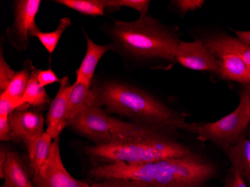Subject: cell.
Returning <instances> with one entry per match:
<instances>
[{"instance_id":"obj_1","label":"cell","mask_w":250,"mask_h":187,"mask_svg":"<svg viewBox=\"0 0 250 187\" xmlns=\"http://www.w3.org/2000/svg\"><path fill=\"white\" fill-rule=\"evenodd\" d=\"M91 89L96 97L98 106L104 107L106 112L128 118L133 123L167 132L196 131V123H188L184 114L134 85L116 80L94 79Z\"/></svg>"},{"instance_id":"obj_2","label":"cell","mask_w":250,"mask_h":187,"mask_svg":"<svg viewBox=\"0 0 250 187\" xmlns=\"http://www.w3.org/2000/svg\"><path fill=\"white\" fill-rule=\"evenodd\" d=\"M113 50L133 60L173 62L180 40L171 28L151 17L125 22L115 21L108 29Z\"/></svg>"},{"instance_id":"obj_3","label":"cell","mask_w":250,"mask_h":187,"mask_svg":"<svg viewBox=\"0 0 250 187\" xmlns=\"http://www.w3.org/2000/svg\"><path fill=\"white\" fill-rule=\"evenodd\" d=\"M167 132L121 139L103 145H93L85 152L91 158L104 163H144L192 154L189 147L167 136Z\"/></svg>"},{"instance_id":"obj_4","label":"cell","mask_w":250,"mask_h":187,"mask_svg":"<svg viewBox=\"0 0 250 187\" xmlns=\"http://www.w3.org/2000/svg\"><path fill=\"white\" fill-rule=\"evenodd\" d=\"M68 126L89 139L95 145L106 144L117 139L164 130L133 122H123L109 116L106 111L99 106L87 108Z\"/></svg>"},{"instance_id":"obj_5","label":"cell","mask_w":250,"mask_h":187,"mask_svg":"<svg viewBox=\"0 0 250 187\" xmlns=\"http://www.w3.org/2000/svg\"><path fill=\"white\" fill-rule=\"evenodd\" d=\"M216 174L214 166L196 153L156 162L152 187H204Z\"/></svg>"},{"instance_id":"obj_6","label":"cell","mask_w":250,"mask_h":187,"mask_svg":"<svg viewBox=\"0 0 250 187\" xmlns=\"http://www.w3.org/2000/svg\"><path fill=\"white\" fill-rule=\"evenodd\" d=\"M250 123V118L239 105L234 112L217 122L196 124L194 134L200 141L211 142L226 150L245 136Z\"/></svg>"},{"instance_id":"obj_7","label":"cell","mask_w":250,"mask_h":187,"mask_svg":"<svg viewBox=\"0 0 250 187\" xmlns=\"http://www.w3.org/2000/svg\"><path fill=\"white\" fill-rule=\"evenodd\" d=\"M60 137L53 139L48 158L38 172L32 174L37 187H91L88 183L76 179L64 167L60 152Z\"/></svg>"},{"instance_id":"obj_8","label":"cell","mask_w":250,"mask_h":187,"mask_svg":"<svg viewBox=\"0 0 250 187\" xmlns=\"http://www.w3.org/2000/svg\"><path fill=\"white\" fill-rule=\"evenodd\" d=\"M40 0H18L14 2V22L7 29L8 42L18 51H24L29 46L30 33L38 29L36 15Z\"/></svg>"},{"instance_id":"obj_9","label":"cell","mask_w":250,"mask_h":187,"mask_svg":"<svg viewBox=\"0 0 250 187\" xmlns=\"http://www.w3.org/2000/svg\"><path fill=\"white\" fill-rule=\"evenodd\" d=\"M13 141L24 143L28 155L34 145L44 133V119L39 112L18 109L8 116Z\"/></svg>"},{"instance_id":"obj_10","label":"cell","mask_w":250,"mask_h":187,"mask_svg":"<svg viewBox=\"0 0 250 187\" xmlns=\"http://www.w3.org/2000/svg\"><path fill=\"white\" fill-rule=\"evenodd\" d=\"M175 60L186 68L195 71H211L219 75L220 62L204 45L202 41L192 42L180 41Z\"/></svg>"},{"instance_id":"obj_11","label":"cell","mask_w":250,"mask_h":187,"mask_svg":"<svg viewBox=\"0 0 250 187\" xmlns=\"http://www.w3.org/2000/svg\"><path fill=\"white\" fill-rule=\"evenodd\" d=\"M60 89L50 104L46 119L47 132L53 139L60 137L64 128L67 126V113L68 98L73 87L67 77L62 78Z\"/></svg>"},{"instance_id":"obj_12","label":"cell","mask_w":250,"mask_h":187,"mask_svg":"<svg viewBox=\"0 0 250 187\" xmlns=\"http://www.w3.org/2000/svg\"><path fill=\"white\" fill-rule=\"evenodd\" d=\"M83 33L86 39V53L76 72V83L83 84L85 86L91 88L98 62L107 52L113 50V46L111 43L98 44L90 39L85 31H83Z\"/></svg>"},{"instance_id":"obj_13","label":"cell","mask_w":250,"mask_h":187,"mask_svg":"<svg viewBox=\"0 0 250 187\" xmlns=\"http://www.w3.org/2000/svg\"><path fill=\"white\" fill-rule=\"evenodd\" d=\"M202 42L215 57L226 53H233L242 58L250 67V46L242 43L237 38L225 33H218L208 36Z\"/></svg>"},{"instance_id":"obj_14","label":"cell","mask_w":250,"mask_h":187,"mask_svg":"<svg viewBox=\"0 0 250 187\" xmlns=\"http://www.w3.org/2000/svg\"><path fill=\"white\" fill-rule=\"evenodd\" d=\"M2 179V187H35L26 165L15 151L8 150Z\"/></svg>"},{"instance_id":"obj_15","label":"cell","mask_w":250,"mask_h":187,"mask_svg":"<svg viewBox=\"0 0 250 187\" xmlns=\"http://www.w3.org/2000/svg\"><path fill=\"white\" fill-rule=\"evenodd\" d=\"M220 62L219 76L223 80L250 83V67L242 58L233 53L217 56Z\"/></svg>"},{"instance_id":"obj_16","label":"cell","mask_w":250,"mask_h":187,"mask_svg":"<svg viewBox=\"0 0 250 187\" xmlns=\"http://www.w3.org/2000/svg\"><path fill=\"white\" fill-rule=\"evenodd\" d=\"M98 106L96 97L91 88L83 84L74 83L70 93L67 105V126L77 119L85 109Z\"/></svg>"},{"instance_id":"obj_17","label":"cell","mask_w":250,"mask_h":187,"mask_svg":"<svg viewBox=\"0 0 250 187\" xmlns=\"http://www.w3.org/2000/svg\"><path fill=\"white\" fill-rule=\"evenodd\" d=\"M233 167V171L244 179L250 178V139L245 136L226 150Z\"/></svg>"},{"instance_id":"obj_18","label":"cell","mask_w":250,"mask_h":187,"mask_svg":"<svg viewBox=\"0 0 250 187\" xmlns=\"http://www.w3.org/2000/svg\"><path fill=\"white\" fill-rule=\"evenodd\" d=\"M32 67V63L29 60L26 62L22 69H21V71H17L16 75L11 82L7 89L5 91H0V93H2L5 97L10 99L26 104L22 98L29 84Z\"/></svg>"},{"instance_id":"obj_19","label":"cell","mask_w":250,"mask_h":187,"mask_svg":"<svg viewBox=\"0 0 250 187\" xmlns=\"http://www.w3.org/2000/svg\"><path fill=\"white\" fill-rule=\"evenodd\" d=\"M39 70L40 69H37L34 66L32 67L29 84L22 98V100L26 105L41 106L48 104L50 101V97L47 95V91L39 83V78H38Z\"/></svg>"},{"instance_id":"obj_20","label":"cell","mask_w":250,"mask_h":187,"mask_svg":"<svg viewBox=\"0 0 250 187\" xmlns=\"http://www.w3.org/2000/svg\"><path fill=\"white\" fill-rule=\"evenodd\" d=\"M53 139L47 132L39 138L29 157V166L32 174L38 172L48 158Z\"/></svg>"},{"instance_id":"obj_21","label":"cell","mask_w":250,"mask_h":187,"mask_svg":"<svg viewBox=\"0 0 250 187\" xmlns=\"http://www.w3.org/2000/svg\"><path fill=\"white\" fill-rule=\"evenodd\" d=\"M71 25V19L67 17H64L60 20L58 26L53 32H42L38 28L31 32L30 37L37 38L42 45L44 46L45 49L48 51V53L52 54L58 44L62 34Z\"/></svg>"},{"instance_id":"obj_22","label":"cell","mask_w":250,"mask_h":187,"mask_svg":"<svg viewBox=\"0 0 250 187\" xmlns=\"http://www.w3.org/2000/svg\"><path fill=\"white\" fill-rule=\"evenodd\" d=\"M54 2L88 16H103L106 8V0H56Z\"/></svg>"},{"instance_id":"obj_23","label":"cell","mask_w":250,"mask_h":187,"mask_svg":"<svg viewBox=\"0 0 250 187\" xmlns=\"http://www.w3.org/2000/svg\"><path fill=\"white\" fill-rule=\"evenodd\" d=\"M149 0H106V8H119L127 7L136 10L140 17L146 16L149 9Z\"/></svg>"},{"instance_id":"obj_24","label":"cell","mask_w":250,"mask_h":187,"mask_svg":"<svg viewBox=\"0 0 250 187\" xmlns=\"http://www.w3.org/2000/svg\"><path fill=\"white\" fill-rule=\"evenodd\" d=\"M16 71L11 69L9 64L7 63L5 56H3V50L1 45L0 48V91H5L8 88L11 82L16 75Z\"/></svg>"},{"instance_id":"obj_25","label":"cell","mask_w":250,"mask_h":187,"mask_svg":"<svg viewBox=\"0 0 250 187\" xmlns=\"http://www.w3.org/2000/svg\"><path fill=\"white\" fill-rule=\"evenodd\" d=\"M91 187H150L143 183L121 178H109L95 181Z\"/></svg>"},{"instance_id":"obj_26","label":"cell","mask_w":250,"mask_h":187,"mask_svg":"<svg viewBox=\"0 0 250 187\" xmlns=\"http://www.w3.org/2000/svg\"><path fill=\"white\" fill-rule=\"evenodd\" d=\"M26 104L19 101H14L7 98L2 93H0V115H11L17 109L22 107Z\"/></svg>"},{"instance_id":"obj_27","label":"cell","mask_w":250,"mask_h":187,"mask_svg":"<svg viewBox=\"0 0 250 187\" xmlns=\"http://www.w3.org/2000/svg\"><path fill=\"white\" fill-rule=\"evenodd\" d=\"M172 3L185 15L188 11H196L202 7L205 3L203 0H176L172 1Z\"/></svg>"},{"instance_id":"obj_28","label":"cell","mask_w":250,"mask_h":187,"mask_svg":"<svg viewBox=\"0 0 250 187\" xmlns=\"http://www.w3.org/2000/svg\"><path fill=\"white\" fill-rule=\"evenodd\" d=\"M38 78H39V83L43 88L50 84L55 83H60L62 82V79L59 78L56 76V73L50 68L47 70H39Z\"/></svg>"},{"instance_id":"obj_29","label":"cell","mask_w":250,"mask_h":187,"mask_svg":"<svg viewBox=\"0 0 250 187\" xmlns=\"http://www.w3.org/2000/svg\"><path fill=\"white\" fill-rule=\"evenodd\" d=\"M0 140L2 142L13 141L8 115H0Z\"/></svg>"},{"instance_id":"obj_30","label":"cell","mask_w":250,"mask_h":187,"mask_svg":"<svg viewBox=\"0 0 250 187\" xmlns=\"http://www.w3.org/2000/svg\"><path fill=\"white\" fill-rule=\"evenodd\" d=\"M239 105L242 107L244 113L250 118V83L243 86L240 93Z\"/></svg>"},{"instance_id":"obj_31","label":"cell","mask_w":250,"mask_h":187,"mask_svg":"<svg viewBox=\"0 0 250 187\" xmlns=\"http://www.w3.org/2000/svg\"><path fill=\"white\" fill-rule=\"evenodd\" d=\"M226 187H247L244 178L240 174L233 171L231 176L226 181Z\"/></svg>"},{"instance_id":"obj_32","label":"cell","mask_w":250,"mask_h":187,"mask_svg":"<svg viewBox=\"0 0 250 187\" xmlns=\"http://www.w3.org/2000/svg\"><path fill=\"white\" fill-rule=\"evenodd\" d=\"M237 36V39L241 41L242 43H245L247 46H250V30L249 31H236L233 30Z\"/></svg>"},{"instance_id":"obj_33","label":"cell","mask_w":250,"mask_h":187,"mask_svg":"<svg viewBox=\"0 0 250 187\" xmlns=\"http://www.w3.org/2000/svg\"><path fill=\"white\" fill-rule=\"evenodd\" d=\"M7 154H8V150L4 148L3 147H1V152H0V178L2 179L3 177V170L5 167V162H6Z\"/></svg>"},{"instance_id":"obj_34","label":"cell","mask_w":250,"mask_h":187,"mask_svg":"<svg viewBox=\"0 0 250 187\" xmlns=\"http://www.w3.org/2000/svg\"><path fill=\"white\" fill-rule=\"evenodd\" d=\"M249 137H250V125H249Z\"/></svg>"},{"instance_id":"obj_35","label":"cell","mask_w":250,"mask_h":187,"mask_svg":"<svg viewBox=\"0 0 250 187\" xmlns=\"http://www.w3.org/2000/svg\"><path fill=\"white\" fill-rule=\"evenodd\" d=\"M249 181H250V179H249Z\"/></svg>"},{"instance_id":"obj_36","label":"cell","mask_w":250,"mask_h":187,"mask_svg":"<svg viewBox=\"0 0 250 187\" xmlns=\"http://www.w3.org/2000/svg\"></svg>"}]
</instances>
